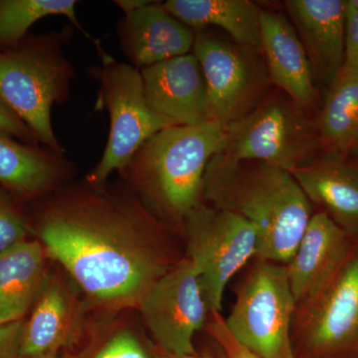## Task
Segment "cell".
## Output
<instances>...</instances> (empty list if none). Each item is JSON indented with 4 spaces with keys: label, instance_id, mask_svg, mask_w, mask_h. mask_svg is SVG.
I'll use <instances>...</instances> for the list:
<instances>
[{
    "label": "cell",
    "instance_id": "cell-1",
    "mask_svg": "<svg viewBox=\"0 0 358 358\" xmlns=\"http://www.w3.org/2000/svg\"><path fill=\"white\" fill-rule=\"evenodd\" d=\"M29 219L32 237L99 315L136 310L183 257L174 231L122 179L102 187L68 183L37 200Z\"/></svg>",
    "mask_w": 358,
    "mask_h": 358
},
{
    "label": "cell",
    "instance_id": "cell-2",
    "mask_svg": "<svg viewBox=\"0 0 358 358\" xmlns=\"http://www.w3.org/2000/svg\"><path fill=\"white\" fill-rule=\"evenodd\" d=\"M203 202L234 212L258 236L255 260L287 265L294 256L315 207L291 171L259 162L212 157L203 179Z\"/></svg>",
    "mask_w": 358,
    "mask_h": 358
},
{
    "label": "cell",
    "instance_id": "cell-3",
    "mask_svg": "<svg viewBox=\"0 0 358 358\" xmlns=\"http://www.w3.org/2000/svg\"><path fill=\"white\" fill-rule=\"evenodd\" d=\"M225 145L222 124L173 126L148 138L120 171L122 180L174 232L203 203L207 166Z\"/></svg>",
    "mask_w": 358,
    "mask_h": 358
},
{
    "label": "cell",
    "instance_id": "cell-4",
    "mask_svg": "<svg viewBox=\"0 0 358 358\" xmlns=\"http://www.w3.org/2000/svg\"><path fill=\"white\" fill-rule=\"evenodd\" d=\"M70 32L27 35L0 50V100L24 122L37 140L64 155L54 133L51 110L69 96L74 69L64 54Z\"/></svg>",
    "mask_w": 358,
    "mask_h": 358
},
{
    "label": "cell",
    "instance_id": "cell-5",
    "mask_svg": "<svg viewBox=\"0 0 358 358\" xmlns=\"http://www.w3.org/2000/svg\"><path fill=\"white\" fill-rule=\"evenodd\" d=\"M96 51L102 65L91 70L92 76L100 83L96 110H107L110 131L102 157L85 182L102 187L110 174L124 169L148 138L176 124L150 109L140 70L115 60L101 45Z\"/></svg>",
    "mask_w": 358,
    "mask_h": 358
},
{
    "label": "cell",
    "instance_id": "cell-6",
    "mask_svg": "<svg viewBox=\"0 0 358 358\" xmlns=\"http://www.w3.org/2000/svg\"><path fill=\"white\" fill-rule=\"evenodd\" d=\"M225 129L219 155L231 162H259L293 171L317 157L320 141L317 122L289 96L264 101Z\"/></svg>",
    "mask_w": 358,
    "mask_h": 358
},
{
    "label": "cell",
    "instance_id": "cell-7",
    "mask_svg": "<svg viewBox=\"0 0 358 358\" xmlns=\"http://www.w3.org/2000/svg\"><path fill=\"white\" fill-rule=\"evenodd\" d=\"M227 317L230 334L261 358H294L296 303L286 265L255 260L235 292Z\"/></svg>",
    "mask_w": 358,
    "mask_h": 358
},
{
    "label": "cell",
    "instance_id": "cell-8",
    "mask_svg": "<svg viewBox=\"0 0 358 358\" xmlns=\"http://www.w3.org/2000/svg\"><path fill=\"white\" fill-rule=\"evenodd\" d=\"M185 257L199 270L211 312L221 313L230 280L255 260L258 236L249 221L234 212L200 204L185 219Z\"/></svg>",
    "mask_w": 358,
    "mask_h": 358
},
{
    "label": "cell",
    "instance_id": "cell-9",
    "mask_svg": "<svg viewBox=\"0 0 358 358\" xmlns=\"http://www.w3.org/2000/svg\"><path fill=\"white\" fill-rule=\"evenodd\" d=\"M294 358H358V243L333 281L296 306Z\"/></svg>",
    "mask_w": 358,
    "mask_h": 358
},
{
    "label": "cell",
    "instance_id": "cell-10",
    "mask_svg": "<svg viewBox=\"0 0 358 358\" xmlns=\"http://www.w3.org/2000/svg\"><path fill=\"white\" fill-rule=\"evenodd\" d=\"M136 313L157 348L166 355H195L194 336L211 310L199 270L183 256L155 282Z\"/></svg>",
    "mask_w": 358,
    "mask_h": 358
},
{
    "label": "cell",
    "instance_id": "cell-11",
    "mask_svg": "<svg viewBox=\"0 0 358 358\" xmlns=\"http://www.w3.org/2000/svg\"><path fill=\"white\" fill-rule=\"evenodd\" d=\"M93 313L74 281L52 262L29 315L23 320L21 358L72 352L86 341Z\"/></svg>",
    "mask_w": 358,
    "mask_h": 358
},
{
    "label": "cell",
    "instance_id": "cell-12",
    "mask_svg": "<svg viewBox=\"0 0 358 358\" xmlns=\"http://www.w3.org/2000/svg\"><path fill=\"white\" fill-rule=\"evenodd\" d=\"M248 47L195 33L192 53L199 60L208 94L209 121L223 127L253 110L266 84V71Z\"/></svg>",
    "mask_w": 358,
    "mask_h": 358
},
{
    "label": "cell",
    "instance_id": "cell-13",
    "mask_svg": "<svg viewBox=\"0 0 358 358\" xmlns=\"http://www.w3.org/2000/svg\"><path fill=\"white\" fill-rule=\"evenodd\" d=\"M140 71L145 99L157 114L176 126L209 121L206 82L192 52Z\"/></svg>",
    "mask_w": 358,
    "mask_h": 358
},
{
    "label": "cell",
    "instance_id": "cell-14",
    "mask_svg": "<svg viewBox=\"0 0 358 358\" xmlns=\"http://www.w3.org/2000/svg\"><path fill=\"white\" fill-rule=\"evenodd\" d=\"M358 241L324 212H315L287 272L296 306L329 284L352 255Z\"/></svg>",
    "mask_w": 358,
    "mask_h": 358
},
{
    "label": "cell",
    "instance_id": "cell-15",
    "mask_svg": "<svg viewBox=\"0 0 358 358\" xmlns=\"http://www.w3.org/2000/svg\"><path fill=\"white\" fill-rule=\"evenodd\" d=\"M124 55L136 69L192 53L194 29L171 15L164 4L152 1L124 15L117 26Z\"/></svg>",
    "mask_w": 358,
    "mask_h": 358
},
{
    "label": "cell",
    "instance_id": "cell-16",
    "mask_svg": "<svg viewBox=\"0 0 358 358\" xmlns=\"http://www.w3.org/2000/svg\"><path fill=\"white\" fill-rule=\"evenodd\" d=\"M285 6L313 72L331 85L345 62L346 1L287 0Z\"/></svg>",
    "mask_w": 358,
    "mask_h": 358
},
{
    "label": "cell",
    "instance_id": "cell-17",
    "mask_svg": "<svg viewBox=\"0 0 358 358\" xmlns=\"http://www.w3.org/2000/svg\"><path fill=\"white\" fill-rule=\"evenodd\" d=\"M260 32L271 81L301 109H310L317 96L313 68L291 20L277 11L261 10Z\"/></svg>",
    "mask_w": 358,
    "mask_h": 358
},
{
    "label": "cell",
    "instance_id": "cell-18",
    "mask_svg": "<svg viewBox=\"0 0 358 358\" xmlns=\"http://www.w3.org/2000/svg\"><path fill=\"white\" fill-rule=\"evenodd\" d=\"M292 174L313 206L358 241V166L329 152Z\"/></svg>",
    "mask_w": 358,
    "mask_h": 358
},
{
    "label": "cell",
    "instance_id": "cell-19",
    "mask_svg": "<svg viewBox=\"0 0 358 358\" xmlns=\"http://www.w3.org/2000/svg\"><path fill=\"white\" fill-rule=\"evenodd\" d=\"M76 167L65 155L0 134V186L20 200L43 199L72 180Z\"/></svg>",
    "mask_w": 358,
    "mask_h": 358
},
{
    "label": "cell",
    "instance_id": "cell-20",
    "mask_svg": "<svg viewBox=\"0 0 358 358\" xmlns=\"http://www.w3.org/2000/svg\"><path fill=\"white\" fill-rule=\"evenodd\" d=\"M52 264L43 245L25 240L0 255V324L24 320Z\"/></svg>",
    "mask_w": 358,
    "mask_h": 358
},
{
    "label": "cell",
    "instance_id": "cell-21",
    "mask_svg": "<svg viewBox=\"0 0 358 358\" xmlns=\"http://www.w3.org/2000/svg\"><path fill=\"white\" fill-rule=\"evenodd\" d=\"M164 8L188 27L217 26L237 44L261 50L260 7L250 0H167Z\"/></svg>",
    "mask_w": 358,
    "mask_h": 358
},
{
    "label": "cell",
    "instance_id": "cell-22",
    "mask_svg": "<svg viewBox=\"0 0 358 358\" xmlns=\"http://www.w3.org/2000/svg\"><path fill=\"white\" fill-rule=\"evenodd\" d=\"M77 358H166L141 324L136 310L99 315Z\"/></svg>",
    "mask_w": 358,
    "mask_h": 358
},
{
    "label": "cell",
    "instance_id": "cell-23",
    "mask_svg": "<svg viewBox=\"0 0 358 358\" xmlns=\"http://www.w3.org/2000/svg\"><path fill=\"white\" fill-rule=\"evenodd\" d=\"M322 147L343 155L358 148V75L341 69L317 121Z\"/></svg>",
    "mask_w": 358,
    "mask_h": 358
},
{
    "label": "cell",
    "instance_id": "cell-24",
    "mask_svg": "<svg viewBox=\"0 0 358 358\" xmlns=\"http://www.w3.org/2000/svg\"><path fill=\"white\" fill-rule=\"evenodd\" d=\"M77 3L75 0H0V50L20 43L34 23L53 15L65 16L98 46L100 42L91 37L78 20Z\"/></svg>",
    "mask_w": 358,
    "mask_h": 358
},
{
    "label": "cell",
    "instance_id": "cell-25",
    "mask_svg": "<svg viewBox=\"0 0 358 358\" xmlns=\"http://www.w3.org/2000/svg\"><path fill=\"white\" fill-rule=\"evenodd\" d=\"M17 199L0 186V255L33 238L29 215Z\"/></svg>",
    "mask_w": 358,
    "mask_h": 358
},
{
    "label": "cell",
    "instance_id": "cell-26",
    "mask_svg": "<svg viewBox=\"0 0 358 358\" xmlns=\"http://www.w3.org/2000/svg\"><path fill=\"white\" fill-rule=\"evenodd\" d=\"M205 329L221 346L225 352L226 358H261L245 348L230 334L221 313L211 312Z\"/></svg>",
    "mask_w": 358,
    "mask_h": 358
},
{
    "label": "cell",
    "instance_id": "cell-27",
    "mask_svg": "<svg viewBox=\"0 0 358 358\" xmlns=\"http://www.w3.org/2000/svg\"><path fill=\"white\" fill-rule=\"evenodd\" d=\"M343 69L358 75V11L346 1L345 49Z\"/></svg>",
    "mask_w": 358,
    "mask_h": 358
},
{
    "label": "cell",
    "instance_id": "cell-28",
    "mask_svg": "<svg viewBox=\"0 0 358 358\" xmlns=\"http://www.w3.org/2000/svg\"><path fill=\"white\" fill-rule=\"evenodd\" d=\"M0 134H6L27 145H40L31 129L21 121L13 112L0 100Z\"/></svg>",
    "mask_w": 358,
    "mask_h": 358
},
{
    "label": "cell",
    "instance_id": "cell-29",
    "mask_svg": "<svg viewBox=\"0 0 358 358\" xmlns=\"http://www.w3.org/2000/svg\"><path fill=\"white\" fill-rule=\"evenodd\" d=\"M23 320L0 324V358H21Z\"/></svg>",
    "mask_w": 358,
    "mask_h": 358
},
{
    "label": "cell",
    "instance_id": "cell-30",
    "mask_svg": "<svg viewBox=\"0 0 358 358\" xmlns=\"http://www.w3.org/2000/svg\"><path fill=\"white\" fill-rule=\"evenodd\" d=\"M152 2V0H117V1H114V3L122 9L124 15H129Z\"/></svg>",
    "mask_w": 358,
    "mask_h": 358
},
{
    "label": "cell",
    "instance_id": "cell-31",
    "mask_svg": "<svg viewBox=\"0 0 358 358\" xmlns=\"http://www.w3.org/2000/svg\"><path fill=\"white\" fill-rule=\"evenodd\" d=\"M32 358H77L75 355H73L72 353H57V355H43V357H32Z\"/></svg>",
    "mask_w": 358,
    "mask_h": 358
},
{
    "label": "cell",
    "instance_id": "cell-32",
    "mask_svg": "<svg viewBox=\"0 0 358 358\" xmlns=\"http://www.w3.org/2000/svg\"><path fill=\"white\" fill-rule=\"evenodd\" d=\"M166 358H215L212 357H206V355H199L197 353L195 355H178V357H173V355H164Z\"/></svg>",
    "mask_w": 358,
    "mask_h": 358
},
{
    "label": "cell",
    "instance_id": "cell-33",
    "mask_svg": "<svg viewBox=\"0 0 358 358\" xmlns=\"http://www.w3.org/2000/svg\"><path fill=\"white\" fill-rule=\"evenodd\" d=\"M348 6L358 11V0H346Z\"/></svg>",
    "mask_w": 358,
    "mask_h": 358
},
{
    "label": "cell",
    "instance_id": "cell-34",
    "mask_svg": "<svg viewBox=\"0 0 358 358\" xmlns=\"http://www.w3.org/2000/svg\"><path fill=\"white\" fill-rule=\"evenodd\" d=\"M355 152H357V154L358 155V148L357 150H355Z\"/></svg>",
    "mask_w": 358,
    "mask_h": 358
}]
</instances>
